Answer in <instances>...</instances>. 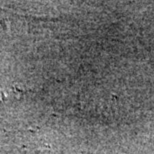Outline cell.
I'll list each match as a JSON object with an SVG mask.
<instances>
[{"mask_svg":"<svg viewBox=\"0 0 154 154\" xmlns=\"http://www.w3.org/2000/svg\"><path fill=\"white\" fill-rule=\"evenodd\" d=\"M22 91L18 90L16 87L0 88V106L15 100L16 98L19 97V94Z\"/></svg>","mask_w":154,"mask_h":154,"instance_id":"obj_1","label":"cell"},{"mask_svg":"<svg viewBox=\"0 0 154 154\" xmlns=\"http://www.w3.org/2000/svg\"><path fill=\"white\" fill-rule=\"evenodd\" d=\"M46 154H49V153H46Z\"/></svg>","mask_w":154,"mask_h":154,"instance_id":"obj_2","label":"cell"}]
</instances>
